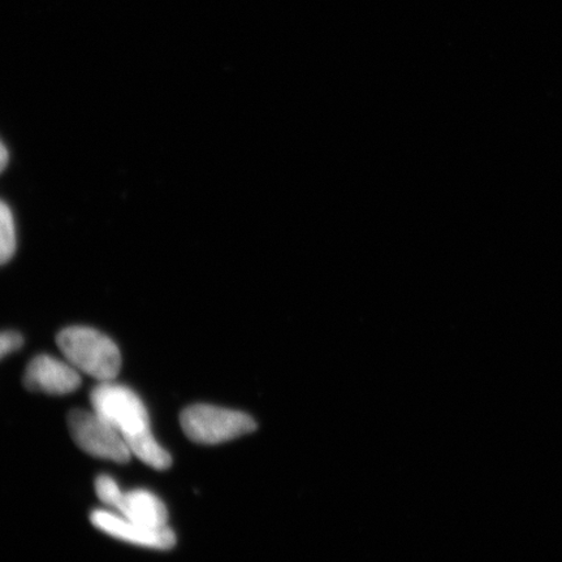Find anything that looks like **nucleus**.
I'll list each match as a JSON object with an SVG mask.
<instances>
[{"label":"nucleus","instance_id":"obj_1","mask_svg":"<svg viewBox=\"0 0 562 562\" xmlns=\"http://www.w3.org/2000/svg\"><path fill=\"white\" fill-rule=\"evenodd\" d=\"M56 344L75 369L101 383L114 381L121 372V350L109 336L94 328L68 327L56 336Z\"/></svg>","mask_w":562,"mask_h":562},{"label":"nucleus","instance_id":"obj_2","mask_svg":"<svg viewBox=\"0 0 562 562\" xmlns=\"http://www.w3.org/2000/svg\"><path fill=\"white\" fill-rule=\"evenodd\" d=\"M180 424L188 439L196 445H222L255 432L257 422L244 412L199 404L181 413Z\"/></svg>","mask_w":562,"mask_h":562},{"label":"nucleus","instance_id":"obj_3","mask_svg":"<svg viewBox=\"0 0 562 562\" xmlns=\"http://www.w3.org/2000/svg\"><path fill=\"white\" fill-rule=\"evenodd\" d=\"M90 403L98 416L122 435L125 445L151 432L146 406L128 386L102 382L91 391Z\"/></svg>","mask_w":562,"mask_h":562},{"label":"nucleus","instance_id":"obj_4","mask_svg":"<svg viewBox=\"0 0 562 562\" xmlns=\"http://www.w3.org/2000/svg\"><path fill=\"white\" fill-rule=\"evenodd\" d=\"M68 427L76 445L83 452L117 463L130 462L132 453L122 435L95 412H70Z\"/></svg>","mask_w":562,"mask_h":562},{"label":"nucleus","instance_id":"obj_5","mask_svg":"<svg viewBox=\"0 0 562 562\" xmlns=\"http://www.w3.org/2000/svg\"><path fill=\"white\" fill-rule=\"evenodd\" d=\"M90 521L97 529L132 544L164 551L171 550L176 544L175 532L168 526L150 529L105 510L91 513Z\"/></svg>","mask_w":562,"mask_h":562},{"label":"nucleus","instance_id":"obj_6","mask_svg":"<svg viewBox=\"0 0 562 562\" xmlns=\"http://www.w3.org/2000/svg\"><path fill=\"white\" fill-rule=\"evenodd\" d=\"M81 384L79 371L56 358L41 355L27 364L24 385L32 392H44L47 395H68Z\"/></svg>","mask_w":562,"mask_h":562},{"label":"nucleus","instance_id":"obj_7","mask_svg":"<svg viewBox=\"0 0 562 562\" xmlns=\"http://www.w3.org/2000/svg\"><path fill=\"white\" fill-rule=\"evenodd\" d=\"M124 518L150 529L167 526L168 512L159 498L146 490L126 492L116 505Z\"/></svg>","mask_w":562,"mask_h":562},{"label":"nucleus","instance_id":"obj_8","mask_svg":"<svg viewBox=\"0 0 562 562\" xmlns=\"http://www.w3.org/2000/svg\"><path fill=\"white\" fill-rule=\"evenodd\" d=\"M16 251V227L12 211L0 200V265H4Z\"/></svg>","mask_w":562,"mask_h":562},{"label":"nucleus","instance_id":"obj_9","mask_svg":"<svg viewBox=\"0 0 562 562\" xmlns=\"http://www.w3.org/2000/svg\"><path fill=\"white\" fill-rule=\"evenodd\" d=\"M95 492L101 502L110 505L112 508H116L119 502L123 496V492L119 488L114 477L109 475H100L95 481Z\"/></svg>","mask_w":562,"mask_h":562},{"label":"nucleus","instance_id":"obj_10","mask_svg":"<svg viewBox=\"0 0 562 562\" xmlns=\"http://www.w3.org/2000/svg\"><path fill=\"white\" fill-rule=\"evenodd\" d=\"M23 336L19 333H0V360L23 347Z\"/></svg>","mask_w":562,"mask_h":562},{"label":"nucleus","instance_id":"obj_11","mask_svg":"<svg viewBox=\"0 0 562 562\" xmlns=\"http://www.w3.org/2000/svg\"><path fill=\"white\" fill-rule=\"evenodd\" d=\"M10 154L7 150L5 145L0 140V173L5 170L7 165H9Z\"/></svg>","mask_w":562,"mask_h":562}]
</instances>
